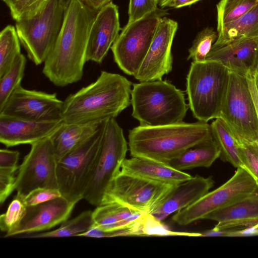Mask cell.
Returning a JSON list of instances; mask_svg holds the SVG:
<instances>
[{"label":"cell","mask_w":258,"mask_h":258,"mask_svg":"<svg viewBox=\"0 0 258 258\" xmlns=\"http://www.w3.org/2000/svg\"><path fill=\"white\" fill-rule=\"evenodd\" d=\"M212 138L210 124L198 121L160 126L140 125L129 131L132 157L169 163L188 149Z\"/></svg>","instance_id":"cell-3"},{"label":"cell","mask_w":258,"mask_h":258,"mask_svg":"<svg viewBox=\"0 0 258 258\" xmlns=\"http://www.w3.org/2000/svg\"><path fill=\"white\" fill-rule=\"evenodd\" d=\"M206 59L217 60L230 72L246 76L256 72L258 37L236 40L219 47H212Z\"/></svg>","instance_id":"cell-19"},{"label":"cell","mask_w":258,"mask_h":258,"mask_svg":"<svg viewBox=\"0 0 258 258\" xmlns=\"http://www.w3.org/2000/svg\"><path fill=\"white\" fill-rule=\"evenodd\" d=\"M62 122L37 121L0 116V142L7 147L32 145L50 137Z\"/></svg>","instance_id":"cell-20"},{"label":"cell","mask_w":258,"mask_h":258,"mask_svg":"<svg viewBox=\"0 0 258 258\" xmlns=\"http://www.w3.org/2000/svg\"><path fill=\"white\" fill-rule=\"evenodd\" d=\"M120 170L148 179L172 185H177L192 177L168 163L142 157L125 159Z\"/></svg>","instance_id":"cell-23"},{"label":"cell","mask_w":258,"mask_h":258,"mask_svg":"<svg viewBox=\"0 0 258 258\" xmlns=\"http://www.w3.org/2000/svg\"><path fill=\"white\" fill-rule=\"evenodd\" d=\"M235 136L258 142V117L246 76L230 71L220 116Z\"/></svg>","instance_id":"cell-12"},{"label":"cell","mask_w":258,"mask_h":258,"mask_svg":"<svg viewBox=\"0 0 258 258\" xmlns=\"http://www.w3.org/2000/svg\"><path fill=\"white\" fill-rule=\"evenodd\" d=\"M29 153L19 167L17 194L25 197L39 187L59 189L57 161L50 137L31 145Z\"/></svg>","instance_id":"cell-13"},{"label":"cell","mask_w":258,"mask_h":258,"mask_svg":"<svg viewBox=\"0 0 258 258\" xmlns=\"http://www.w3.org/2000/svg\"><path fill=\"white\" fill-rule=\"evenodd\" d=\"M19 167H0V204L2 206L16 189L15 173Z\"/></svg>","instance_id":"cell-38"},{"label":"cell","mask_w":258,"mask_h":258,"mask_svg":"<svg viewBox=\"0 0 258 258\" xmlns=\"http://www.w3.org/2000/svg\"><path fill=\"white\" fill-rule=\"evenodd\" d=\"M94 225L93 211L87 210L80 213L76 217L63 222L57 229L39 233H31L25 238H58L70 236H79Z\"/></svg>","instance_id":"cell-28"},{"label":"cell","mask_w":258,"mask_h":258,"mask_svg":"<svg viewBox=\"0 0 258 258\" xmlns=\"http://www.w3.org/2000/svg\"><path fill=\"white\" fill-rule=\"evenodd\" d=\"M98 12L82 0H71L64 10L61 30L42 69L55 86L63 87L82 79L89 37Z\"/></svg>","instance_id":"cell-1"},{"label":"cell","mask_w":258,"mask_h":258,"mask_svg":"<svg viewBox=\"0 0 258 258\" xmlns=\"http://www.w3.org/2000/svg\"><path fill=\"white\" fill-rule=\"evenodd\" d=\"M132 85L123 76L101 71L95 82L66 98L62 121L92 124L115 118L131 103Z\"/></svg>","instance_id":"cell-2"},{"label":"cell","mask_w":258,"mask_h":258,"mask_svg":"<svg viewBox=\"0 0 258 258\" xmlns=\"http://www.w3.org/2000/svg\"><path fill=\"white\" fill-rule=\"evenodd\" d=\"M20 153L17 151L8 149L0 150V167L10 168L18 167L17 163Z\"/></svg>","instance_id":"cell-40"},{"label":"cell","mask_w":258,"mask_h":258,"mask_svg":"<svg viewBox=\"0 0 258 258\" xmlns=\"http://www.w3.org/2000/svg\"><path fill=\"white\" fill-rule=\"evenodd\" d=\"M106 121L87 140L69 152L57 163L58 188L62 197L77 203L84 195L96 165Z\"/></svg>","instance_id":"cell-6"},{"label":"cell","mask_w":258,"mask_h":258,"mask_svg":"<svg viewBox=\"0 0 258 258\" xmlns=\"http://www.w3.org/2000/svg\"><path fill=\"white\" fill-rule=\"evenodd\" d=\"M24 198V196L17 194L6 213L1 215L0 228L2 231L6 232L5 237L12 236L26 215L28 206Z\"/></svg>","instance_id":"cell-32"},{"label":"cell","mask_w":258,"mask_h":258,"mask_svg":"<svg viewBox=\"0 0 258 258\" xmlns=\"http://www.w3.org/2000/svg\"><path fill=\"white\" fill-rule=\"evenodd\" d=\"M85 5L91 9L99 11L105 6L111 2V0H82Z\"/></svg>","instance_id":"cell-43"},{"label":"cell","mask_w":258,"mask_h":258,"mask_svg":"<svg viewBox=\"0 0 258 258\" xmlns=\"http://www.w3.org/2000/svg\"><path fill=\"white\" fill-rule=\"evenodd\" d=\"M218 37V33L212 28L207 27L200 32L190 48L187 60L201 62L206 60L212 47Z\"/></svg>","instance_id":"cell-34"},{"label":"cell","mask_w":258,"mask_h":258,"mask_svg":"<svg viewBox=\"0 0 258 258\" xmlns=\"http://www.w3.org/2000/svg\"><path fill=\"white\" fill-rule=\"evenodd\" d=\"M256 1L257 2V3H258V0H256Z\"/></svg>","instance_id":"cell-48"},{"label":"cell","mask_w":258,"mask_h":258,"mask_svg":"<svg viewBox=\"0 0 258 258\" xmlns=\"http://www.w3.org/2000/svg\"><path fill=\"white\" fill-rule=\"evenodd\" d=\"M71 0H59L61 7L65 10L69 5Z\"/></svg>","instance_id":"cell-44"},{"label":"cell","mask_w":258,"mask_h":258,"mask_svg":"<svg viewBox=\"0 0 258 258\" xmlns=\"http://www.w3.org/2000/svg\"><path fill=\"white\" fill-rule=\"evenodd\" d=\"M127 150L122 128L115 118L106 120L96 165L84 199L96 207L100 205L109 183L120 171Z\"/></svg>","instance_id":"cell-8"},{"label":"cell","mask_w":258,"mask_h":258,"mask_svg":"<svg viewBox=\"0 0 258 258\" xmlns=\"http://www.w3.org/2000/svg\"><path fill=\"white\" fill-rule=\"evenodd\" d=\"M21 54L20 41L16 28L8 25L0 33V77L10 69Z\"/></svg>","instance_id":"cell-29"},{"label":"cell","mask_w":258,"mask_h":258,"mask_svg":"<svg viewBox=\"0 0 258 258\" xmlns=\"http://www.w3.org/2000/svg\"><path fill=\"white\" fill-rule=\"evenodd\" d=\"M217 33L214 47L240 39L258 37V4L237 19L225 24Z\"/></svg>","instance_id":"cell-25"},{"label":"cell","mask_w":258,"mask_h":258,"mask_svg":"<svg viewBox=\"0 0 258 258\" xmlns=\"http://www.w3.org/2000/svg\"><path fill=\"white\" fill-rule=\"evenodd\" d=\"M175 185L120 170L109 183L100 205L118 204L142 213H151Z\"/></svg>","instance_id":"cell-10"},{"label":"cell","mask_w":258,"mask_h":258,"mask_svg":"<svg viewBox=\"0 0 258 258\" xmlns=\"http://www.w3.org/2000/svg\"><path fill=\"white\" fill-rule=\"evenodd\" d=\"M101 123L78 124L62 121L50 136L57 162L91 137Z\"/></svg>","instance_id":"cell-24"},{"label":"cell","mask_w":258,"mask_h":258,"mask_svg":"<svg viewBox=\"0 0 258 258\" xmlns=\"http://www.w3.org/2000/svg\"><path fill=\"white\" fill-rule=\"evenodd\" d=\"M63 103L56 93L28 90L20 85L0 109V116L37 121L62 120Z\"/></svg>","instance_id":"cell-14"},{"label":"cell","mask_w":258,"mask_h":258,"mask_svg":"<svg viewBox=\"0 0 258 258\" xmlns=\"http://www.w3.org/2000/svg\"><path fill=\"white\" fill-rule=\"evenodd\" d=\"M204 219L217 222L214 227L224 230L258 227V189L251 196L209 214Z\"/></svg>","instance_id":"cell-22"},{"label":"cell","mask_w":258,"mask_h":258,"mask_svg":"<svg viewBox=\"0 0 258 258\" xmlns=\"http://www.w3.org/2000/svg\"><path fill=\"white\" fill-rule=\"evenodd\" d=\"M150 236L201 237V232L172 231L152 214L145 213L141 222L140 236Z\"/></svg>","instance_id":"cell-33"},{"label":"cell","mask_w":258,"mask_h":258,"mask_svg":"<svg viewBox=\"0 0 258 258\" xmlns=\"http://www.w3.org/2000/svg\"><path fill=\"white\" fill-rule=\"evenodd\" d=\"M145 214L118 204L101 205L93 211L94 226L108 232V237L140 236Z\"/></svg>","instance_id":"cell-18"},{"label":"cell","mask_w":258,"mask_h":258,"mask_svg":"<svg viewBox=\"0 0 258 258\" xmlns=\"http://www.w3.org/2000/svg\"><path fill=\"white\" fill-rule=\"evenodd\" d=\"M230 71L221 62L192 61L186 77L188 106L198 121L219 118L227 92Z\"/></svg>","instance_id":"cell-5"},{"label":"cell","mask_w":258,"mask_h":258,"mask_svg":"<svg viewBox=\"0 0 258 258\" xmlns=\"http://www.w3.org/2000/svg\"><path fill=\"white\" fill-rule=\"evenodd\" d=\"M255 78H256L257 87V89H258V72L256 71L255 72Z\"/></svg>","instance_id":"cell-46"},{"label":"cell","mask_w":258,"mask_h":258,"mask_svg":"<svg viewBox=\"0 0 258 258\" xmlns=\"http://www.w3.org/2000/svg\"><path fill=\"white\" fill-rule=\"evenodd\" d=\"M249 88L255 104L258 117V89L257 87L255 73L248 74L246 76Z\"/></svg>","instance_id":"cell-42"},{"label":"cell","mask_w":258,"mask_h":258,"mask_svg":"<svg viewBox=\"0 0 258 258\" xmlns=\"http://www.w3.org/2000/svg\"><path fill=\"white\" fill-rule=\"evenodd\" d=\"M258 4L256 0H220L217 4V31L244 15Z\"/></svg>","instance_id":"cell-31"},{"label":"cell","mask_w":258,"mask_h":258,"mask_svg":"<svg viewBox=\"0 0 258 258\" xmlns=\"http://www.w3.org/2000/svg\"><path fill=\"white\" fill-rule=\"evenodd\" d=\"M168 14L158 9L144 18L127 23L111 47L114 61L125 74L135 76L147 54L159 21Z\"/></svg>","instance_id":"cell-9"},{"label":"cell","mask_w":258,"mask_h":258,"mask_svg":"<svg viewBox=\"0 0 258 258\" xmlns=\"http://www.w3.org/2000/svg\"><path fill=\"white\" fill-rule=\"evenodd\" d=\"M256 71L258 72V60H257V67H256Z\"/></svg>","instance_id":"cell-47"},{"label":"cell","mask_w":258,"mask_h":258,"mask_svg":"<svg viewBox=\"0 0 258 258\" xmlns=\"http://www.w3.org/2000/svg\"><path fill=\"white\" fill-rule=\"evenodd\" d=\"M220 155V149L211 138L188 149L168 164L183 171L197 167L208 168L219 158Z\"/></svg>","instance_id":"cell-26"},{"label":"cell","mask_w":258,"mask_h":258,"mask_svg":"<svg viewBox=\"0 0 258 258\" xmlns=\"http://www.w3.org/2000/svg\"><path fill=\"white\" fill-rule=\"evenodd\" d=\"M210 125L212 138L220 151L221 160L237 168H242L236 137L227 123L217 118Z\"/></svg>","instance_id":"cell-27"},{"label":"cell","mask_w":258,"mask_h":258,"mask_svg":"<svg viewBox=\"0 0 258 258\" xmlns=\"http://www.w3.org/2000/svg\"><path fill=\"white\" fill-rule=\"evenodd\" d=\"M50 0H14L9 7L16 21L32 17L40 13Z\"/></svg>","instance_id":"cell-36"},{"label":"cell","mask_w":258,"mask_h":258,"mask_svg":"<svg viewBox=\"0 0 258 258\" xmlns=\"http://www.w3.org/2000/svg\"><path fill=\"white\" fill-rule=\"evenodd\" d=\"M158 0H130L128 23L140 20L158 8Z\"/></svg>","instance_id":"cell-37"},{"label":"cell","mask_w":258,"mask_h":258,"mask_svg":"<svg viewBox=\"0 0 258 258\" xmlns=\"http://www.w3.org/2000/svg\"><path fill=\"white\" fill-rule=\"evenodd\" d=\"M214 184L212 176H192L176 185L151 214L163 221L171 214L196 202L208 193Z\"/></svg>","instance_id":"cell-21"},{"label":"cell","mask_w":258,"mask_h":258,"mask_svg":"<svg viewBox=\"0 0 258 258\" xmlns=\"http://www.w3.org/2000/svg\"><path fill=\"white\" fill-rule=\"evenodd\" d=\"M76 203L60 197L27 207L25 217L12 236L50 229L70 218Z\"/></svg>","instance_id":"cell-17"},{"label":"cell","mask_w":258,"mask_h":258,"mask_svg":"<svg viewBox=\"0 0 258 258\" xmlns=\"http://www.w3.org/2000/svg\"><path fill=\"white\" fill-rule=\"evenodd\" d=\"M201 0H158V4L161 8L170 7L180 8L190 6Z\"/></svg>","instance_id":"cell-41"},{"label":"cell","mask_w":258,"mask_h":258,"mask_svg":"<svg viewBox=\"0 0 258 258\" xmlns=\"http://www.w3.org/2000/svg\"><path fill=\"white\" fill-rule=\"evenodd\" d=\"M178 28L176 21L165 16L158 24L147 54L135 78L140 82L161 80L172 69L171 47Z\"/></svg>","instance_id":"cell-15"},{"label":"cell","mask_w":258,"mask_h":258,"mask_svg":"<svg viewBox=\"0 0 258 258\" xmlns=\"http://www.w3.org/2000/svg\"><path fill=\"white\" fill-rule=\"evenodd\" d=\"M5 4L9 7L11 3L13 2L14 0H2Z\"/></svg>","instance_id":"cell-45"},{"label":"cell","mask_w":258,"mask_h":258,"mask_svg":"<svg viewBox=\"0 0 258 258\" xmlns=\"http://www.w3.org/2000/svg\"><path fill=\"white\" fill-rule=\"evenodd\" d=\"M236 139L242 168L251 175L258 185V142Z\"/></svg>","instance_id":"cell-35"},{"label":"cell","mask_w":258,"mask_h":258,"mask_svg":"<svg viewBox=\"0 0 258 258\" xmlns=\"http://www.w3.org/2000/svg\"><path fill=\"white\" fill-rule=\"evenodd\" d=\"M64 10L59 0H50L39 13L16 21L15 28L29 58L36 65L44 62L62 25Z\"/></svg>","instance_id":"cell-7"},{"label":"cell","mask_w":258,"mask_h":258,"mask_svg":"<svg viewBox=\"0 0 258 258\" xmlns=\"http://www.w3.org/2000/svg\"><path fill=\"white\" fill-rule=\"evenodd\" d=\"M120 30L118 8L111 2L96 16L89 37L86 61L102 63Z\"/></svg>","instance_id":"cell-16"},{"label":"cell","mask_w":258,"mask_h":258,"mask_svg":"<svg viewBox=\"0 0 258 258\" xmlns=\"http://www.w3.org/2000/svg\"><path fill=\"white\" fill-rule=\"evenodd\" d=\"M131 103L132 116L149 126L181 122L188 108L183 92L162 79L133 84Z\"/></svg>","instance_id":"cell-4"},{"label":"cell","mask_w":258,"mask_h":258,"mask_svg":"<svg viewBox=\"0 0 258 258\" xmlns=\"http://www.w3.org/2000/svg\"><path fill=\"white\" fill-rule=\"evenodd\" d=\"M26 61L25 56L21 53L10 69L0 77V109L14 90L21 85L24 76Z\"/></svg>","instance_id":"cell-30"},{"label":"cell","mask_w":258,"mask_h":258,"mask_svg":"<svg viewBox=\"0 0 258 258\" xmlns=\"http://www.w3.org/2000/svg\"><path fill=\"white\" fill-rule=\"evenodd\" d=\"M62 197L59 189L39 187L30 191L25 197L28 207L38 205Z\"/></svg>","instance_id":"cell-39"},{"label":"cell","mask_w":258,"mask_h":258,"mask_svg":"<svg viewBox=\"0 0 258 258\" xmlns=\"http://www.w3.org/2000/svg\"><path fill=\"white\" fill-rule=\"evenodd\" d=\"M257 189L258 185L251 175L243 168H237L234 175L226 182L176 212L172 216V220L180 226H186L204 219L209 214L251 196Z\"/></svg>","instance_id":"cell-11"}]
</instances>
